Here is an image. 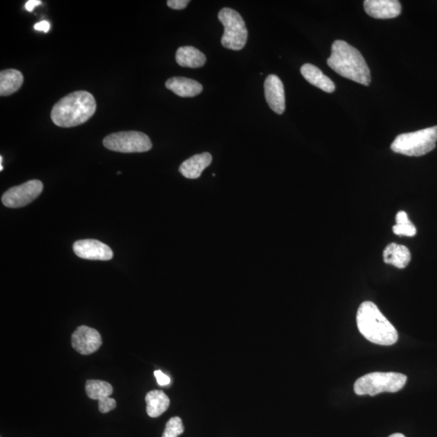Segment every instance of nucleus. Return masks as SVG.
I'll return each instance as SVG.
<instances>
[{"mask_svg":"<svg viewBox=\"0 0 437 437\" xmlns=\"http://www.w3.org/2000/svg\"><path fill=\"white\" fill-rule=\"evenodd\" d=\"M97 110L95 98L90 93L77 91L68 94L54 106L51 119L60 128H73L91 119Z\"/></svg>","mask_w":437,"mask_h":437,"instance_id":"1","label":"nucleus"},{"mask_svg":"<svg viewBox=\"0 0 437 437\" xmlns=\"http://www.w3.org/2000/svg\"><path fill=\"white\" fill-rule=\"evenodd\" d=\"M327 64L341 77L369 86L371 83L370 70L360 51L341 40L332 44L331 55Z\"/></svg>","mask_w":437,"mask_h":437,"instance_id":"2","label":"nucleus"},{"mask_svg":"<svg viewBox=\"0 0 437 437\" xmlns=\"http://www.w3.org/2000/svg\"><path fill=\"white\" fill-rule=\"evenodd\" d=\"M356 322L361 335L373 344L391 346L398 340L396 329L373 302H365L360 304Z\"/></svg>","mask_w":437,"mask_h":437,"instance_id":"3","label":"nucleus"},{"mask_svg":"<svg viewBox=\"0 0 437 437\" xmlns=\"http://www.w3.org/2000/svg\"><path fill=\"white\" fill-rule=\"evenodd\" d=\"M406 375L389 372H375L360 378L354 384V391L357 396H378V394L396 393L406 385Z\"/></svg>","mask_w":437,"mask_h":437,"instance_id":"4","label":"nucleus"},{"mask_svg":"<svg viewBox=\"0 0 437 437\" xmlns=\"http://www.w3.org/2000/svg\"><path fill=\"white\" fill-rule=\"evenodd\" d=\"M437 126L401 134L397 136L391 144L392 151L408 157H421L436 148Z\"/></svg>","mask_w":437,"mask_h":437,"instance_id":"5","label":"nucleus"},{"mask_svg":"<svg viewBox=\"0 0 437 437\" xmlns=\"http://www.w3.org/2000/svg\"><path fill=\"white\" fill-rule=\"evenodd\" d=\"M218 18L224 27L222 46L233 50L243 49L246 44L248 31L242 17L236 10L224 8L220 11Z\"/></svg>","mask_w":437,"mask_h":437,"instance_id":"6","label":"nucleus"},{"mask_svg":"<svg viewBox=\"0 0 437 437\" xmlns=\"http://www.w3.org/2000/svg\"><path fill=\"white\" fill-rule=\"evenodd\" d=\"M103 144L111 151L133 153L148 152L153 148L148 136L139 131H122L106 136Z\"/></svg>","mask_w":437,"mask_h":437,"instance_id":"7","label":"nucleus"},{"mask_svg":"<svg viewBox=\"0 0 437 437\" xmlns=\"http://www.w3.org/2000/svg\"><path fill=\"white\" fill-rule=\"evenodd\" d=\"M43 191L39 180H31L23 184L10 188L2 196V203L7 208H22L35 200Z\"/></svg>","mask_w":437,"mask_h":437,"instance_id":"8","label":"nucleus"},{"mask_svg":"<svg viewBox=\"0 0 437 437\" xmlns=\"http://www.w3.org/2000/svg\"><path fill=\"white\" fill-rule=\"evenodd\" d=\"M72 344L79 354L90 355L100 349L101 336L95 329L87 326L79 327L72 333Z\"/></svg>","mask_w":437,"mask_h":437,"instance_id":"9","label":"nucleus"},{"mask_svg":"<svg viewBox=\"0 0 437 437\" xmlns=\"http://www.w3.org/2000/svg\"><path fill=\"white\" fill-rule=\"evenodd\" d=\"M73 251L84 260L108 261L114 257L111 249L97 240H81L74 243Z\"/></svg>","mask_w":437,"mask_h":437,"instance_id":"10","label":"nucleus"},{"mask_svg":"<svg viewBox=\"0 0 437 437\" xmlns=\"http://www.w3.org/2000/svg\"><path fill=\"white\" fill-rule=\"evenodd\" d=\"M265 97L267 104L276 114H284L285 95L284 84L275 75L267 77L264 83Z\"/></svg>","mask_w":437,"mask_h":437,"instance_id":"11","label":"nucleus"},{"mask_svg":"<svg viewBox=\"0 0 437 437\" xmlns=\"http://www.w3.org/2000/svg\"><path fill=\"white\" fill-rule=\"evenodd\" d=\"M364 8L369 16L376 19L396 18L402 12L398 0H365Z\"/></svg>","mask_w":437,"mask_h":437,"instance_id":"12","label":"nucleus"},{"mask_svg":"<svg viewBox=\"0 0 437 437\" xmlns=\"http://www.w3.org/2000/svg\"><path fill=\"white\" fill-rule=\"evenodd\" d=\"M211 162H213V157L210 153L197 154L183 162L179 171L183 176L189 179H197Z\"/></svg>","mask_w":437,"mask_h":437,"instance_id":"13","label":"nucleus"},{"mask_svg":"<svg viewBox=\"0 0 437 437\" xmlns=\"http://www.w3.org/2000/svg\"><path fill=\"white\" fill-rule=\"evenodd\" d=\"M166 87L182 97H193L199 95L203 91V86L194 79L186 77H173L168 79Z\"/></svg>","mask_w":437,"mask_h":437,"instance_id":"14","label":"nucleus"},{"mask_svg":"<svg viewBox=\"0 0 437 437\" xmlns=\"http://www.w3.org/2000/svg\"><path fill=\"white\" fill-rule=\"evenodd\" d=\"M300 72L309 83L322 89L324 92L331 93L336 90L335 84L316 66L310 64H304L300 68Z\"/></svg>","mask_w":437,"mask_h":437,"instance_id":"15","label":"nucleus"},{"mask_svg":"<svg viewBox=\"0 0 437 437\" xmlns=\"http://www.w3.org/2000/svg\"><path fill=\"white\" fill-rule=\"evenodd\" d=\"M384 262L397 269H405L411 262V255L409 249L396 243L389 244L383 252Z\"/></svg>","mask_w":437,"mask_h":437,"instance_id":"16","label":"nucleus"},{"mask_svg":"<svg viewBox=\"0 0 437 437\" xmlns=\"http://www.w3.org/2000/svg\"><path fill=\"white\" fill-rule=\"evenodd\" d=\"M176 61L181 67L198 68L206 64V56L193 46H182L176 53Z\"/></svg>","mask_w":437,"mask_h":437,"instance_id":"17","label":"nucleus"},{"mask_svg":"<svg viewBox=\"0 0 437 437\" xmlns=\"http://www.w3.org/2000/svg\"><path fill=\"white\" fill-rule=\"evenodd\" d=\"M23 83V74L16 69H7L0 72V95L10 96L21 88Z\"/></svg>","mask_w":437,"mask_h":437,"instance_id":"18","label":"nucleus"},{"mask_svg":"<svg viewBox=\"0 0 437 437\" xmlns=\"http://www.w3.org/2000/svg\"><path fill=\"white\" fill-rule=\"evenodd\" d=\"M147 403V413L150 417L161 416L169 407L168 397L162 391H153L147 394L145 398Z\"/></svg>","mask_w":437,"mask_h":437,"instance_id":"19","label":"nucleus"},{"mask_svg":"<svg viewBox=\"0 0 437 437\" xmlns=\"http://www.w3.org/2000/svg\"><path fill=\"white\" fill-rule=\"evenodd\" d=\"M86 389L89 398L98 401L109 398L114 392V389L110 383L99 380H87Z\"/></svg>","mask_w":437,"mask_h":437,"instance_id":"20","label":"nucleus"},{"mask_svg":"<svg viewBox=\"0 0 437 437\" xmlns=\"http://www.w3.org/2000/svg\"><path fill=\"white\" fill-rule=\"evenodd\" d=\"M393 232L398 236L414 237L416 229L410 220L408 219L405 211H399L396 215V225L393 227Z\"/></svg>","mask_w":437,"mask_h":437,"instance_id":"21","label":"nucleus"},{"mask_svg":"<svg viewBox=\"0 0 437 437\" xmlns=\"http://www.w3.org/2000/svg\"><path fill=\"white\" fill-rule=\"evenodd\" d=\"M184 430L181 418L173 417L167 422L162 437H177L182 435Z\"/></svg>","mask_w":437,"mask_h":437,"instance_id":"22","label":"nucleus"},{"mask_svg":"<svg viewBox=\"0 0 437 437\" xmlns=\"http://www.w3.org/2000/svg\"><path fill=\"white\" fill-rule=\"evenodd\" d=\"M98 407H99V411L103 413V414H106V413L110 412L115 409L116 401L114 398L110 397L106 398L103 399V400L98 401Z\"/></svg>","mask_w":437,"mask_h":437,"instance_id":"23","label":"nucleus"},{"mask_svg":"<svg viewBox=\"0 0 437 437\" xmlns=\"http://www.w3.org/2000/svg\"><path fill=\"white\" fill-rule=\"evenodd\" d=\"M189 3V0H168L167 6L175 10H182L186 8Z\"/></svg>","mask_w":437,"mask_h":437,"instance_id":"24","label":"nucleus"},{"mask_svg":"<svg viewBox=\"0 0 437 437\" xmlns=\"http://www.w3.org/2000/svg\"><path fill=\"white\" fill-rule=\"evenodd\" d=\"M154 376L157 378V383L161 385V387H166V385H168L171 382V378L162 373L161 370L155 371Z\"/></svg>","mask_w":437,"mask_h":437,"instance_id":"25","label":"nucleus"},{"mask_svg":"<svg viewBox=\"0 0 437 437\" xmlns=\"http://www.w3.org/2000/svg\"><path fill=\"white\" fill-rule=\"evenodd\" d=\"M35 29L37 31H42L44 32H48L50 29V25L48 21H43L36 23Z\"/></svg>","mask_w":437,"mask_h":437,"instance_id":"26","label":"nucleus"},{"mask_svg":"<svg viewBox=\"0 0 437 437\" xmlns=\"http://www.w3.org/2000/svg\"><path fill=\"white\" fill-rule=\"evenodd\" d=\"M41 1L40 0H30L26 3V9L28 12L34 11L35 8L40 6Z\"/></svg>","mask_w":437,"mask_h":437,"instance_id":"27","label":"nucleus"},{"mask_svg":"<svg viewBox=\"0 0 437 437\" xmlns=\"http://www.w3.org/2000/svg\"><path fill=\"white\" fill-rule=\"evenodd\" d=\"M389 437H406V436H404L402 434H392V435L389 436Z\"/></svg>","mask_w":437,"mask_h":437,"instance_id":"28","label":"nucleus"},{"mask_svg":"<svg viewBox=\"0 0 437 437\" xmlns=\"http://www.w3.org/2000/svg\"><path fill=\"white\" fill-rule=\"evenodd\" d=\"M3 157H0V171H3Z\"/></svg>","mask_w":437,"mask_h":437,"instance_id":"29","label":"nucleus"}]
</instances>
